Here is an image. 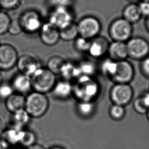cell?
Here are the masks:
<instances>
[{"instance_id":"60d3db41","label":"cell","mask_w":149,"mask_h":149,"mask_svg":"<svg viewBox=\"0 0 149 149\" xmlns=\"http://www.w3.org/2000/svg\"><path fill=\"white\" fill-rule=\"evenodd\" d=\"M4 124L3 120L0 116V132L3 131V129L4 128Z\"/></svg>"},{"instance_id":"f546056e","label":"cell","mask_w":149,"mask_h":149,"mask_svg":"<svg viewBox=\"0 0 149 149\" xmlns=\"http://www.w3.org/2000/svg\"><path fill=\"white\" fill-rule=\"evenodd\" d=\"M94 109V105L91 101L80 102L78 105V110L83 116H88L91 114Z\"/></svg>"},{"instance_id":"8992f818","label":"cell","mask_w":149,"mask_h":149,"mask_svg":"<svg viewBox=\"0 0 149 149\" xmlns=\"http://www.w3.org/2000/svg\"><path fill=\"white\" fill-rule=\"evenodd\" d=\"M132 33V24L123 17L116 19L110 26V35L114 41L126 42L130 39Z\"/></svg>"},{"instance_id":"484cf974","label":"cell","mask_w":149,"mask_h":149,"mask_svg":"<svg viewBox=\"0 0 149 149\" xmlns=\"http://www.w3.org/2000/svg\"><path fill=\"white\" fill-rule=\"evenodd\" d=\"M11 19L6 11L0 10V35H4L8 32Z\"/></svg>"},{"instance_id":"7bdbcfd3","label":"cell","mask_w":149,"mask_h":149,"mask_svg":"<svg viewBox=\"0 0 149 149\" xmlns=\"http://www.w3.org/2000/svg\"><path fill=\"white\" fill-rule=\"evenodd\" d=\"M4 149V145H3V143L1 135L0 134V149Z\"/></svg>"},{"instance_id":"e0dca14e","label":"cell","mask_w":149,"mask_h":149,"mask_svg":"<svg viewBox=\"0 0 149 149\" xmlns=\"http://www.w3.org/2000/svg\"><path fill=\"white\" fill-rule=\"evenodd\" d=\"M109 44L105 38L96 37L91 41L88 52L94 58H100L108 51Z\"/></svg>"},{"instance_id":"5bb4252c","label":"cell","mask_w":149,"mask_h":149,"mask_svg":"<svg viewBox=\"0 0 149 149\" xmlns=\"http://www.w3.org/2000/svg\"><path fill=\"white\" fill-rule=\"evenodd\" d=\"M10 84L15 93L23 95L29 94L32 89L31 77L20 72L13 77Z\"/></svg>"},{"instance_id":"5b68a950","label":"cell","mask_w":149,"mask_h":149,"mask_svg":"<svg viewBox=\"0 0 149 149\" xmlns=\"http://www.w3.org/2000/svg\"><path fill=\"white\" fill-rule=\"evenodd\" d=\"M48 22L60 30L74 23V15L70 7L54 6L48 15Z\"/></svg>"},{"instance_id":"6da1fadb","label":"cell","mask_w":149,"mask_h":149,"mask_svg":"<svg viewBox=\"0 0 149 149\" xmlns=\"http://www.w3.org/2000/svg\"><path fill=\"white\" fill-rule=\"evenodd\" d=\"M50 102L46 94L32 91L26 97L25 109L31 118H38L47 113Z\"/></svg>"},{"instance_id":"277c9868","label":"cell","mask_w":149,"mask_h":149,"mask_svg":"<svg viewBox=\"0 0 149 149\" xmlns=\"http://www.w3.org/2000/svg\"><path fill=\"white\" fill-rule=\"evenodd\" d=\"M18 19L23 32L29 35L38 33L44 23L41 14L32 9L23 11Z\"/></svg>"},{"instance_id":"9a60e30c","label":"cell","mask_w":149,"mask_h":149,"mask_svg":"<svg viewBox=\"0 0 149 149\" xmlns=\"http://www.w3.org/2000/svg\"><path fill=\"white\" fill-rule=\"evenodd\" d=\"M72 89L73 87L70 82L62 79L57 81L51 93L56 99L65 100L68 99L72 95Z\"/></svg>"},{"instance_id":"ee69618b","label":"cell","mask_w":149,"mask_h":149,"mask_svg":"<svg viewBox=\"0 0 149 149\" xmlns=\"http://www.w3.org/2000/svg\"><path fill=\"white\" fill-rule=\"evenodd\" d=\"M1 72V71H0V86L4 82H3V76L2 72Z\"/></svg>"},{"instance_id":"8fae6325","label":"cell","mask_w":149,"mask_h":149,"mask_svg":"<svg viewBox=\"0 0 149 149\" xmlns=\"http://www.w3.org/2000/svg\"><path fill=\"white\" fill-rule=\"evenodd\" d=\"M38 34L42 43L48 47L55 46L60 40V30L48 22L44 23Z\"/></svg>"},{"instance_id":"7402d4cb","label":"cell","mask_w":149,"mask_h":149,"mask_svg":"<svg viewBox=\"0 0 149 149\" xmlns=\"http://www.w3.org/2000/svg\"><path fill=\"white\" fill-rule=\"evenodd\" d=\"M12 126L18 128L24 129L28 125L31 116L26 110L23 109L13 114Z\"/></svg>"},{"instance_id":"d590c367","label":"cell","mask_w":149,"mask_h":149,"mask_svg":"<svg viewBox=\"0 0 149 149\" xmlns=\"http://www.w3.org/2000/svg\"><path fill=\"white\" fill-rule=\"evenodd\" d=\"M135 109L137 111L140 113H145L146 112H148V110L147 109L145 105H143L141 99V97H139L137 99L134 103Z\"/></svg>"},{"instance_id":"74e56055","label":"cell","mask_w":149,"mask_h":149,"mask_svg":"<svg viewBox=\"0 0 149 149\" xmlns=\"http://www.w3.org/2000/svg\"><path fill=\"white\" fill-rule=\"evenodd\" d=\"M141 68L145 74L149 77V56L143 59Z\"/></svg>"},{"instance_id":"f35d334b","label":"cell","mask_w":149,"mask_h":149,"mask_svg":"<svg viewBox=\"0 0 149 149\" xmlns=\"http://www.w3.org/2000/svg\"><path fill=\"white\" fill-rule=\"evenodd\" d=\"M143 105L147 109L149 110V93H147L141 97Z\"/></svg>"},{"instance_id":"ab89813d","label":"cell","mask_w":149,"mask_h":149,"mask_svg":"<svg viewBox=\"0 0 149 149\" xmlns=\"http://www.w3.org/2000/svg\"><path fill=\"white\" fill-rule=\"evenodd\" d=\"M26 149H46L45 148L42 146L40 145V143H36L35 144L31 146V147L28 148Z\"/></svg>"},{"instance_id":"4fadbf2b","label":"cell","mask_w":149,"mask_h":149,"mask_svg":"<svg viewBox=\"0 0 149 149\" xmlns=\"http://www.w3.org/2000/svg\"><path fill=\"white\" fill-rule=\"evenodd\" d=\"M134 76V69L130 62L126 60L118 61L116 72L112 77L118 83L128 84Z\"/></svg>"},{"instance_id":"7c38bea8","label":"cell","mask_w":149,"mask_h":149,"mask_svg":"<svg viewBox=\"0 0 149 149\" xmlns=\"http://www.w3.org/2000/svg\"><path fill=\"white\" fill-rule=\"evenodd\" d=\"M110 95L114 104L123 106L132 99V89L128 84L118 83L112 88Z\"/></svg>"},{"instance_id":"603a6c76","label":"cell","mask_w":149,"mask_h":149,"mask_svg":"<svg viewBox=\"0 0 149 149\" xmlns=\"http://www.w3.org/2000/svg\"><path fill=\"white\" fill-rule=\"evenodd\" d=\"M66 61L60 55L52 56L48 59L47 68L55 74H60Z\"/></svg>"},{"instance_id":"7a4b0ae2","label":"cell","mask_w":149,"mask_h":149,"mask_svg":"<svg viewBox=\"0 0 149 149\" xmlns=\"http://www.w3.org/2000/svg\"><path fill=\"white\" fill-rule=\"evenodd\" d=\"M72 94L82 101H91L97 95L99 87L91 76L82 75L72 85Z\"/></svg>"},{"instance_id":"30bf717a","label":"cell","mask_w":149,"mask_h":149,"mask_svg":"<svg viewBox=\"0 0 149 149\" xmlns=\"http://www.w3.org/2000/svg\"><path fill=\"white\" fill-rule=\"evenodd\" d=\"M17 66L19 72L31 77L38 69L42 68L40 60L35 56L24 54L19 56Z\"/></svg>"},{"instance_id":"f6af8a7d","label":"cell","mask_w":149,"mask_h":149,"mask_svg":"<svg viewBox=\"0 0 149 149\" xmlns=\"http://www.w3.org/2000/svg\"><path fill=\"white\" fill-rule=\"evenodd\" d=\"M146 26L148 31H149V17H147V21H146Z\"/></svg>"},{"instance_id":"bcb514c9","label":"cell","mask_w":149,"mask_h":149,"mask_svg":"<svg viewBox=\"0 0 149 149\" xmlns=\"http://www.w3.org/2000/svg\"><path fill=\"white\" fill-rule=\"evenodd\" d=\"M131 1H132V2H138V1H141V0H131Z\"/></svg>"},{"instance_id":"c3c4849f","label":"cell","mask_w":149,"mask_h":149,"mask_svg":"<svg viewBox=\"0 0 149 149\" xmlns=\"http://www.w3.org/2000/svg\"><path fill=\"white\" fill-rule=\"evenodd\" d=\"M141 1H146V2H149V0H141Z\"/></svg>"},{"instance_id":"d4e9b609","label":"cell","mask_w":149,"mask_h":149,"mask_svg":"<svg viewBox=\"0 0 149 149\" xmlns=\"http://www.w3.org/2000/svg\"><path fill=\"white\" fill-rule=\"evenodd\" d=\"M36 139L37 137L35 133L29 129H24L22 133L19 145L27 149L36 143Z\"/></svg>"},{"instance_id":"b9f144b4","label":"cell","mask_w":149,"mask_h":149,"mask_svg":"<svg viewBox=\"0 0 149 149\" xmlns=\"http://www.w3.org/2000/svg\"><path fill=\"white\" fill-rule=\"evenodd\" d=\"M48 149H65L63 148V147H60V146H53L51 147L50 148H49Z\"/></svg>"},{"instance_id":"7dc6e473","label":"cell","mask_w":149,"mask_h":149,"mask_svg":"<svg viewBox=\"0 0 149 149\" xmlns=\"http://www.w3.org/2000/svg\"><path fill=\"white\" fill-rule=\"evenodd\" d=\"M148 118H149V110H148Z\"/></svg>"},{"instance_id":"4316f807","label":"cell","mask_w":149,"mask_h":149,"mask_svg":"<svg viewBox=\"0 0 149 149\" xmlns=\"http://www.w3.org/2000/svg\"><path fill=\"white\" fill-rule=\"evenodd\" d=\"M118 61L112 60L111 59L105 60L102 65V69L104 73L113 77L116 72Z\"/></svg>"},{"instance_id":"ac0fdd59","label":"cell","mask_w":149,"mask_h":149,"mask_svg":"<svg viewBox=\"0 0 149 149\" xmlns=\"http://www.w3.org/2000/svg\"><path fill=\"white\" fill-rule=\"evenodd\" d=\"M5 101L6 109L12 114L25 109L26 97L23 95L15 92Z\"/></svg>"},{"instance_id":"44dd1931","label":"cell","mask_w":149,"mask_h":149,"mask_svg":"<svg viewBox=\"0 0 149 149\" xmlns=\"http://www.w3.org/2000/svg\"><path fill=\"white\" fill-rule=\"evenodd\" d=\"M60 74L63 80L70 82L72 79H77L80 77L81 73L79 66H75L72 63L66 61Z\"/></svg>"},{"instance_id":"52a82bcc","label":"cell","mask_w":149,"mask_h":149,"mask_svg":"<svg viewBox=\"0 0 149 149\" xmlns=\"http://www.w3.org/2000/svg\"><path fill=\"white\" fill-rule=\"evenodd\" d=\"M19 55L11 45L0 44V71H7L17 66Z\"/></svg>"},{"instance_id":"3957f363","label":"cell","mask_w":149,"mask_h":149,"mask_svg":"<svg viewBox=\"0 0 149 149\" xmlns=\"http://www.w3.org/2000/svg\"><path fill=\"white\" fill-rule=\"evenodd\" d=\"M31 78L32 89L44 94L51 92L57 81L56 74L43 67L38 69Z\"/></svg>"},{"instance_id":"83f0119b","label":"cell","mask_w":149,"mask_h":149,"mask_svg":"<svg viewBox=\"0 0 149 149\" xmlns=\"http://www.w3.org/2000/svg\"><path fill=\"white\" fill-rule=\"evenodd\" d=\"M22 0H0V9L3 11L17 10L20 7Z\"/></svg>"},{"instance_id":"e575fe53","label":"cell","mask_w":149,"mask_h":149,"mask_svg":"<svg viewBox=\"0 0 149 149\" xmlns=\"http://www.w3.org/2000/svg\"><path fill=\"white\" fill-rule=\"evenodd\" d=\"M139 9L142 16L149 17V2L141 1L139 5Z\"/></svg>"},{"instance_id":"f1b7e54d","label":"cell","mask_w":149,"mask_h":149,"mask_svg":"<svg viewBox=\"0 0 149 149\" xmlns=\"http://www.w3.org/2000/svg\"><path fill=\"white\" fill-rule=\"evenodd\" d=\"M91 44L90 40L79 36L74 40V48L79 52H88Z\"/></svg>"},{"instance_id":"9c48e42d","label":"cell","mask_w":149,"mask_h":149,"mask_svg":"<svg viewBox=\"0 0 149 149\" xmlns=\"http://www.w3.org/2000/svg\"><path fill=\"white\" fill-rule=\"evenodd\" d=\"M128 56L134 59H143L149 54V44L141 37L130 38L126 43Z\"/></svg>"},{"instance_id":"8d00e7d4","label":"cell","mask_w":149,"mask_h":149,"mask_svg":"<svg viewBox=\"0 0 149 149\" xmlns=\"http://www.w3.org/2000/svg\"><path fill=\"white\" fill-rule=\"evenodd\" d=\"M73 0H51L53 7L63 6L70 7L72 5Z\"/></svg>"},{"instance_id":"ba28073f","label":"cell","mask_w":149,"mask_h":149,"mask_svg":"<svg viewBox=\"0 0 149 149\" xmlns=\"http://www.w3.org/2000/svg\"><path fill=\"white\" fill-rule=\"evenodd\" d=\"M77 25L79 36L88 40L97 37L101 28L99 20L93 17H83Z\"/></svg>"},{"instance_id":"ffe728a7","label":"cell","mask_w":149,"mask_h":149,"mask_svg":"<svg viewBox=\"0 0 149 149\" xmlns=\"http://www.w3.org/2000/svg\"><path fill=\"white\" fill-rule=\"evenodd\" d=\"M141 17L139 5L134 3L128 5L123 10V18L131 24L138 22Z\"/></svg>"},{"instance_id":"d6986e66","label":"cell","mask_w":149,"mask_h":149,"mask_svg":"<svg viewBox=\"0 0 149 149\" xmlns=\"http://www.w3.org/2000/svg\"><path fill=\"white\" fill-rule=\"evenodd\" d=\"M23 129L18 128L15 127L11 126L8 128L3 131L1 135L3 145L15 146L19 145L21 135Z\"/></svg>"},{"instance_id":"d6a6232c","label":"cell","mask_w":149,"mask_h":149,"mask_svg":"<svg viewBox=\"0 0 149 149\" xmlns=\"http://www.w3.org/2000/svg\"><path fill=\"white\" fill-rule=\"evenodd\" d=\"M79 67L81 72V76L85 75L91 76L95 71V66L91 62H83L79 65Z\"/></svg>"},{"instance_id":"cb8c5ba5","label":"cell","mask_w":149,"mask_h":149,"mask_svg":"<svg viewBox=\"0 0 149 149\" xmlns=\"http://www.w3.org/2000/svg\"><path fill=\"white\" fill-rule=\"evenodd\" d=\"M79 35L77 24L74 22L60 30V40L65 42L74 40Z\"/></svg>"},{"instance_id":"1f68e13d","label":"cell","mask_w":149,"mask_h":149,"mask_svg":"<svg viewBox=\"0 0 149 149\" xmlns=\"http://www.w3.org/2000/svg\"><path fill=\"white\" fill-rule=\"evenodd\" d=\"M8 32L13 36L19 35L22 32H23L18 18L11 19Z\"/></svg>"},{"instance_id":"836d02e7","label":"cell","mask_w":149,"mask_h":149,"mask_svg":"<svg viewBox=\"0 0 149 149\" xmlns=\"http://www.w3.org/2000/svg\"><path fill=\"white\" fill-rule=\"evenodd\" d=\"M125 114L124 108L123 106L114 104L110 109V114L112 118L116 119H120Z\"/></svg>"},{"instance_id":"2e32d148","label":"cell","mask_w":149,"mask_h":149,"mask_svg":"<svg viewBox=\"0 0 149 149\" xmlns=\"http://www.w3.org/2000/svg\"><path fill=\"white\" fill-rule=\"evenodd\" d=\"M108 52L110 59L116 61L125 60L128 56L127 44L125 42H112L109 44Z\"/></svg>"},{"instance_id":"4dcf8cb0","label":"cell","mask_w":149,"mask_h":149,"mask_svg":"<svg viewBox=\"0 0 149 149\" xmlns=\"http://www.w3.org/2000/svg\"><path fill=\"white\" fill-rule=\"evenodd\" d=\"M15 93L11 84L3 83L0 86V99L6 100Z\"/></svg>"}]
</instances>
